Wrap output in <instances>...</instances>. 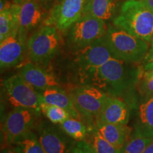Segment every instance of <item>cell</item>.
Here are the masks:
<instances>
[{
	"instance_id": "obj_1",
	"label": "cell",
	"mask_w": 153,
	"mask_h": 153,
	"mask_svg": "<svg viewBox=\"0 0 153 153\" xmlns=\"http://www.w3.org/2000/svg\"><path fill=\"white\" fill-rule=\"evenodd\" d=\"M114 25L146 41L153 39V11L143 0L124 1Z\"/></svg>"
},
{
	"instance_id": "obj_2",
	"label": "cell",
	"mask_w": 153,
	"mask_h": 153,
	"mask_svg": "<svg viewBox=\"0 0 153 153\" xmlns=\"http://www.w3.org/2000/svg\"><path fill=\"white\" fill-rule=\"evenodd\" d=\"M112 56L126 62L145 60L150 51V42L145 41L116 26H111L104 36Z\"/></svg>"
},
{
	"instance_id": "obj_3",
	"label": "cell",
	"mask_w": 153,
	"mask_h": 153,
	"mask_svg": "<svg viewBox=\"0 0 153 153\" xmlns=\"http://www.w3.org/2000/svg\"><path fill=\"white\" fill-rule=\"evenodd\" d=\"M59 44L60 37L57 28L43 25L27 41L28 57L36 64L47 65L56 53Z\"/></svg>"
},
{
	"instance_id": "obj_4",
	"label": "cell",
	"mask_w": 153,
	"mask_h": 153,
	"mask_svg": "<svg viewBox=\"0 0 153 153\" xmlns=\"http://www.w3.org/2000/svg\"><path fill=\"white\" fill-rule=\"evenodd\" d=\"M39 111L26 108H14L1 124V148L11 146L29 133Z\"/></svg>"
},
{
	"instance_id": "obj_5",
	"label": "cell",
	"mask_w": 153,
	"mask_h": 153,
	"mask_svg": "<svg viewBox=\"0 0 153 153\" xmlns=\"http://www.w3.org/2000/svg\"><path fill=\"white\" fill-rule=\"evenodd\" d=\"M3 85L7 99L14 108H30L38 111L41 110V94L25 81L20 74L4 79Z\"/></svg>"
},
{
	"instance_id": "obj_6",
	"label": "cell",
	"mask_w": 153,
	"mask_h": 153,
	"mask_svg": "<svg viewBox=\"0 0 153 153\" xmlns=\"http://www.w3.org/2000/svg\"><path fill=\"white\" fill-rule=\"evenodd\" d=\"M126 62L111 57L91 74L90 79L94 85L111 92L122 91L128 81Z\"/></svg>"
},
{
	"instance_id": "obj_7",
	"label": "cell",
	"mask_w": 153,
	"mask_h": 153,
	"mask_svg": "<svg viewBox=\"0 0 153 153\" xmlns=\"http://www.w3.org/2000/svg\"><path fill=\"white\" fill-rule=\"evenodd\" d=\"M106 29L104 21L89 14H82L70 28V41L79 50L103 37Z\"/></svg>"
},
{
	"instance_id": "obj_8",
	"label": "cell",
	"mask_w": 153,
	"mask_h": 153,
	"mask_svg": "<svg viewBox=\"0 0 153 153\" xmlns=\"http://www.w3.org/2000/svg\"><path fill=\"white\" fill-rule=\"evenodd\" d=\"M111 57V53L103 36L87 46L78 50L75 62L82 75L90 77L97 69Z\"/></svg>"
},
{
	"instance_id": "obj_9",
	"label": "cell",
	"mask_w": 153,
	"mask_h": 153,
	"mask_svg": "<svg viewBox=\"0 0 153 153\" xmlns=\"http://www.w3.org/2000/svg\"><path fill=\"white\" fill-rule=\"evenodd\" d=\"M85 0H60L50 10L44 25L53 26L61 31L68 30L82 15Z\"/></svg>"
},
{
	"instance_id": "obj_10",
	"label": "cell",
	"mask_w": 153,
	"mask_h": 153,
	"mask_svg": "<svg viewBox=\"0 0 153 153\" xmlns=\"http://www.w3.org/2000/svg\"><path fill=\"white\" fill-rule=\"evenodd\" d=\"M72 97L80 114L87 118H97L108 95L98 87L87 85L78 88Z\"/></svg>"
},
{
	"instance_id": "obj_11",
	"label": "cell",
	"mask_w": 153,
	"mask_h": 153,
	"mask_svg": "<svg viewBox=\"0 0 153 153\" xmlns=\"http://www.w3.org/2000/svg\"><path fill=\"white\" fill-rule=\"evenodd\" d=\"M26 38L19 33L0 42V67L1 70L19 65L24 60Z\"/></svg>"
},
{
	"instance_id": "obj_12",
	"label": "cell",
	"mask_w": 153,
	"mask_h": 153,
	"mask_svg": "<svg viewBox=\"0 0 153 153\" xmlns=\"http://www.w3.org/2000/svg\"><path fill=\"white\" fill-rule=\"evenodd\" d=\"M62 129L48 126L41 130L38 140L45 153H70L74 144Z\"/></svg>"
},
{
	"instance_id": "obj_13",
	"label": "cell",
	"mask_w": 153,
	"mask_h": 153,
	"mask_svg": "<svg viewBox=\"0 0 153 153\" xmlns=\"http://www.w3.org/2000/svg\"><path fill=\"white\" fill-rule=\"evenodd\" d=\"M19 74L38 91H43L48 88L59 86L58 82L53 74L35 62H28L23 65Z\"/></svg>"
},
{
	"instance_id": "obj_14",
	"label": "cell",
	"mask_w": 153,
	"mask_h": 153,
	"mask_svg": "<svg viewBox=\"0 0 153 153\" xmlns=\"http://www.w3.org/2000/svg\"><path fill=\"white\" fill-rule=\"evenodd\" d=\"M43 20L42 6L38 0H24L20 3L19 34L27 37Z\"/></svg>"
},
{
	"instance_id": "obj_15",
	"label": "cell",
	"mask_w": 153,
	"mask_h": 153,
	"mask_svg": "<svg viewBox=\"0 0 153 153\" xmlns=\"http://www.w3.org/2000/svg\"><path fill=\"white\" fill-rule=\"evenodd\" d=\"M129 108L123 101L108 96L96 121L126 125L129 120Z\"/></svg>"
},
{
	"instance_id": "obj_16",
	"label": "cell",
	"mask_w": 153,
	"mask_h": 153,
	"mask_svg": "<svg viewBox=\"0 0 153 153\" xmlns=\"http://www.w3.org/2000/svg\"><path fill=\"white\" fill-rule=\"evenodd\" d=\"M20 4L7 3L1 0L0 10V42L19 33Z\"/></svg>"
},
{
	"instance_id": "obj_17",
	"label": "cell",
	"mask_w": 153,
	"mask_h": 153,
	"mask_svg": "<svg viewBox=\"0 0 153 153\" xmlns=\"http://www.w3.org/2000/svg\"><path fill=\"white\" fill-rule=\"evenodd\" d=\"M43 103L54 105L64 108L70 114L71 117L80 119L79 112L76 110L73 99L69 96L65 91L55 87H50L42 91Z\"/></svg>"
},
{
	"instance_id": "obj_18",
	"label": "cell",
	"mask_w": 153,
	"mask_h": 153,
	"mask_svg": "<svg viewBox=\"0 0 153 153\" xmlns=\"http://www.w3.org/2000/svg\"><path fill=\"white\" fill-rule=\"evenodd\" d=\"M95 126L101 136L120 150L123 148L132 133V128L126 125L96 121Z\"/></svg>"
},
{
	"instance_id": "obj_19",
	"label": "cell",
	"mask_w": 153,
	"mask_h": 153,
	"mask_svg": "<svg viewBox=\"0 0 153 153\" xmlns=\"http://www.w3.org/2000/svg\"><path fill=\"white\" fill-rule=\"evenodd\" d=\"M118 0H85L82 14H89L101 20H110L114 16Z\"/></svg>"
},
{
	"instance_id": "obj_20",
	"label": "cell",
	"mask_w": 153,
	"mask_h": 153,
	"mask_svg": "<svg viewBox=\"0 0 153 153\" xmlns=\"http://www.w3.org/2000/svg\"><path fill=\"white\" fill-rule=\"evenodd\" d=\"M135 131L153 137V97L139 106Z\"/></svg>"
},
{
	"instance_id": "obj_21",
	"label": "cell",
	"mask_w": 153,
	"mask_h": 153,
	"mask_svg": "<svg viewBox=\"0 0 153 153\" xmlns=\"http://www.w3.org/2000/svg\"><path fill=\"white\" fill-rule=\"evenodd\" d=\"M152 140L153 137L135 131V133L133 135H131L124 144L120 150V153H143Z\"/></svg>"
},
{
	"instance_id": "obj_22",
	"label": "cell",
	"mask_w": 153,
	"mask_h": 153,
	"mask_svg": "<svg viewBox=\"0 0 153 153\" xmlns=\"http://www.w3.org/2000/svg\"><path fill=\"white\" fill-rule=\"evenodd\" d=\"M60 128L76 141L83 140L87 135V128L78 118L70 116L60 123Z\"/></svg>"
},
{
	"instance_id": "obj_23",
	"label": "cell",
	"mask_w": 153,
	"mask_h": 153,
	"mask_svg": "<svg viewBox=\"0 0 153 153\" xmlns=\"http://www.w3.org/2000/svg\"><path fill=\"white\" fill-rule=\"evenodd\" d=\"M12 145L16 148L19 153H45L38 137L31 131Z\"/></svg>"
},
{
	"instance_id": "obj_24",
	"label": "cell",
	"mask_w": 153,
	"mask_h": 153,
	"mask_svg": "<svg viewBox=\"0 0 153 153\" xmlns=\"http://www.w3.org/2000/svg\"><path fill=\"white\" fill-rule=\"evenodd\" d=\"M97 153H120V150L113 145L99 133L96 126L94 127L87 141Z\"/></svg>"
},
{
	"instance_id": "obj_25",
	"label": "cell",
	"mask_w": 153,
	"mask_h": 153,
	"mask_svg": "<svg viewBox=\"0 0 153 153\" xmlns=\"http://www.w3.org/2000/svg\"><path fill=\"white\" fill-rule=\"evenodd\" d=\"M41 111L48 119L54 124L62 123L67 118L70 117V114L66 110L54 105L43 103L41 104Z\"/></svg>"
},
{
	"instance_id": "obj_26",
	"label": "cell",
	"mask_w": 153,
	"mask_h": 153,
	"mask_svg": "<svg viewBox=\"0 0 153 153\" xmlns=\"http://www.w3.org/2000/svg\"><path fill=\"white\" fill-rule=\"evenodd\" d=\"M143 89L148 95L153 97V70L143 72Z\"/></svg>"
},
{
	"instance_id": "obj_27",
	"label": "cell",
	"mask_w": 153,
	"mask_h": 153,
	"mask_svg": "<svg viewBox=\"0 0 153 153\" xmlns=\"http://www.w3.org/2000/svg\"><path fill=\"white\" fill-rule=\"evenodd\" d=\"M70 153H97L93 147L87 140L77 141L74 144Z\"/></svg>"
},
{
	"instance_id": "obj_28",
	"label": "cell",
	"mask_w": 153,
	"mask_h": 153,
	"mask_svg": "<svg viewBox=\"0 0 153 153\" xmlns=\"http://www.w3.org/2000/svg\"><path fill=\"white\" fill-rule=\"evenodd\" d=\"M144 71H151L153 70V39L152 41V46L149 51V53L147 55L146 58L144 60V66H143Z\"/></svg>"
},
{
	"instance_id": "obj_29",
	"label": "cell",
	"mask_w": 153,
	"mask_h": 153,
	"mask_svg": "<svg viewBox=\"0 0 153 153\" xmlns=\"http://www.w3.org/2000/svg\"><path fill=\"white\" fill-rule=\"evenodd\" d=\"M1 153H19V152L14 145H11V146L4 147V148H1Z\"/></svg>"
},
{
	"instance_id": "obj_30",
	"label": "cell",
	"mask_w": 153,
	"mask_h": 153,
	"mask_svg": "<svg viewBox=\"0 0 153 153\" xmlns=\"http://www.w3.org/2000/svg\"><path fill=\"white\" fill-rule=\"evenodd\" d=\"M38 1L41 4L42 7H44V8H48L50 5L54 2V0H38Z\"/></svg>"
},
{
	"instance_id": "obj_31",
	"label": "cell",
	"mask_w": 153,
	"mask_h": 153,
	"mask_svg": "<svg viewBox=\"0 0 153 153\" xmlns=\"http://www.w3.org/2000/svg\"><path fill=\"white\" fill-rule=\"evenodd\" d=\"M143 153H153V140L148 145Z\"/></svg>"
},
{
	"instance_id": "obj_32",
	"label": "cell",
	"mask_w": 153,
	"mask_h": 153,
	"mask_svg": "<svg viewBox=\"0 0 153 153\" xmlns=\"http://www.w3.org/2000/svg\"><path fill=\"white\" fill-rule=\"evenodd\" d=\"M143 1L153 11V0H143Z\"/></svg>"
},
{
	"instance_id": "obj_33",
	"label": "cell",
	"mask_w": 153,
	"mask_h": 153,
	"mask_svg": "<svg viewBox=\"0 0 153 153\" xmlns=\"http://www.w3.org/2000/svg\"><path fill=\"white\" fill-rule=\"evenodd\" d=\"M13 1H14V2L16 4H20L22 1H24V0H13Z\"/></svg>"
}]
</instances>
